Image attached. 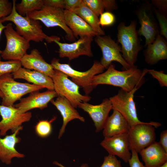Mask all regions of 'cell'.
I'll return each instance as SVG.
<instances>
[{"label":"cell","mask_w":167,"mask_h":167,"mask_svg":"<svg viewBox=\"0 0 167 167\" xmlns=\"http://www.w3.org/2000/svg\"><path fill=\"white\" fill-rule=\"evenodd\" d=\"M83 2L98 17L104 12H110L118 8L114 0H83Z\"/></svg>","instance_id":"4316f807"},{"label":"cell","mask_w":167,"mask_h":167,"mask_svg":"<svg viewBox=\"0 0 167 167\" xmlns=\"http://www.w3.org/2000/svg\"><path fill=\"white\" fill-rule=\"evenodd\" d=\"M131 155L129 160V163L130 167H146L143 165L142 162L139 160L138 153L134 150H131Z\"/></svg>","instance_id":"d590c367"},{"label":"cell","mask_w":167,"mask_h":167,"mask_svg":"<svg viewBox=\"0 0 167 167\" xmlns=\"http://www.w3.org/2000/svg\"><path fill=\"white\" fill-rule=\"evenodd\" d=\"M20 61L24 68L39 72L51 78L54 74L51 65L45 61L36 49H33L29 54H25Z\"/></svg>","instance_id":"ffe728a7"},{"label":"cell","mask_w":167,"mask_h":167,"mask_svg":"<svg viewBox=\"0 0 167 167\" xmlns=\"http://www.w3.org/2000/svg\"><path fill=\"white\" fill-rule=\"evenodd\" d=\"M44 6L43 0H22L20 3L16 4L15 9L19 14L25 16L41 9Z\"/></svg>","instance_id":"83f0119b"},{"label":"cell","mask_w":167,"mask_h":167,"mask_svg":"<svg viewBox=\"0 0 167 167\" xmlns=\"http://www.w3.org/2000/svg\"><path fill=\"white\" fill-rule=\"evenodd\" d=\"M21 67L22 65L19 60H0V77L6 74L14 72Z\"/></svg>","instance_id":"f546056e"},{"label":"cell","mask_w":167,"mask_h":167,"mask_svg":"<svg viewBox=\"0 0 167 167\" xmlns=\"http://www.w3.org/2000/svg\"><path fill=\"white\" fill-rule=\"evenodd\" d=\"M137 24L136 20H133L128 26L122 22L117 28V41L121 45L122 57L131 66L135 65L139 53L143 48L141 38L136 30Z\"/></svg>","instance_id":"7a4b0ae2"},{"label":"cell","mask_w":167,"mask_h":167,"mask_svg":"<svg viewBox=\"0 0 167 167\" xmlns=\"http://www.w3.org/2000/svg\"><path fill=\"white\" fill-rule=\"evenodd\" d=\"M100 144L109 154L117 156L127 163L131 157L128 134H122L104 138Z\"/></svg>","instance_id":"2e32d148"},{"label":"cell","mask_w":167,"mask_h":167,"mask_svg":"<svg viewBox=\"0 0 167 167\" xmlns=\"http://www.w3.org/2000/svg\"><path fill=\"white\" fill-rule=\"evenodd\" d=\"M4 30L6 43L1 57L5 60L20 61L30 48L29 42L14 30L11 23L6 25Z\"/></svg>","instance_id":"ba28073f"},{"label":"cell","mask_w":167,"mask_h":167,"mask_svg":"<svg viewBox=\"0 0 167 167\" xmlns=\"http://www.w3.org/2000/svg\"><path fill=\"white\" fill-rule=\"evenodd\" d=\"M100 167H122L121 161L116 156L109 154L104 157L103 162Z\"/></svg>","instance_id":"836d02e7"},{"label":"cell","mask_w":167,"mask_h":167,"mask_svg":"<svg viewBox=\"0 0 167 167\" xmlns=\"http://www.w3.org/2000/svg\"><path fill=\"white\" fill-rule=\"evenodd\" d=\"M139 88L136 87L127 92L121 89L115 95L110 97L112 109L119 112L126 119L130 126L142 123L137 116L134 100L135 92Z\"/></svg>","instance_id":"9c48e42d"},{"label":"cell","mask_w":167,"mask_h":167,"mask_svg":"<svg viewBox=\"0 0 167 167\" xmlns=\"http://www.w3.org/2000/svg\"><path fill=\"white\" fill-rule=\"evenodd\" d=\"M153 12L158 20L160 28V34L167 39V14L155 8H153Z\"/></svg>","instance_id":"4dcf8cb0"},{"label":"cell","mask_w":167,"mask_h":167,"mask_svg":"<svg viewBox=\"0 0 167 167\" xmlns=\"http://www.w3.org/2000/svg\"><path fill=\"white\" fill-rule=\"evenodd\" d=\"M100 15L99 23L100 25L102 27L111 26L115 22V16L111 12H104Z\"/></svg>","instance_id":"1f68e13d"},{"label":"cell","mask_w":167,"mask_h":167,"mask_svg":"<svg viewBox=\"0 0 167 167\" xmlns=\"http://www.w3.org/2000/svg\"><path fill=\"white\" fill-rule=\"evenodd\" d=\"M143 51L146 62L150 65L167 58V43L166 39L159 34L155 40L147 46Z\"/></svg>","instance_id":"7402d4cb"},{"label":"cell","mask_w":167,"mask_h":167,"mask_svg":"<svg viewBox=\"0 0 167 167\" xmlns=\"http://www.w3.org/2000/svg\"><path fill=\"white\" fill-rule=\"evenodd\" d=\"M139 153L146 167H159L167 161V152L155 141Z\"/></svg>","instance_id":"44dd1931"},{"label":"cell","mask_w":167,"mask_h":167,"mask_svg":"<svg viewBox=\"0 0 167 167\" xmlns=\"http://www.w3.org/2000/svg\"><path fill=\"white\" fill-rule=\"evenodd\" d=\"M66 25L73 32L75 37L83 36H92L99 35L81 18L73 11L64 10Z\"/></svg>","instance_id":"d4e9b609"},{"label":"cell","mask_w":167,"mask_h":167,"mask_svg":"<svg viewBox=\"0 0 167 167\" xmlns=\"http://www.w3.org/2000/svg\"><path fill=\"white\" fill-rule=\"evenodd\" d=\"M54 86V90L58 96H61L66 98L75 108H77L81 102H87L91 97L83 95L79 92V86L68 78L64 73L54 69L52 78Z\"/></svg>","instance_id":"8992f818"},{"label":"cell","mask_w":167,"mask_h":167,"mask_svg":"<svg viewBox=\"0 0 167 167\" xmlns=\"http://www.w3.org/2000/svg\"><path fill=\"white\" fill-rule=\"evenodd\" d=\"M150 3L146 1L142 3L135 11L140 27L137 30L139 36L145 39L144 46L152 43L159 34L156 20Z\"/></svg>","instance_id":"7c38bea8"},{"label":"cell","mask_w":167,"mask_h":167,"mask_svg":"<svg viewBox=\"0 0 167 167\" xmlns=\"http://www.w3.org/2000/svg\"><path fill=\"white\" fill-rule=\"evenodd\" d=\"M14 79L11 73L0 77V90L4 95L2 105L13 106L14 103L24 95L44 88L32 84L18 82Z\"/></svg>","instance_id":"5b68a950"},{"label":"cell","mask_w":167,"mask_h":167,"mask_svg":"<svg viewBox=\"0 0 167 167\" xmlns=\"http://www.w3.org/2000/svg\"><path fill=\"white\" fill-rule=\"evenodd\" d=\"M64 10L44 6L41 9L27 15L33 19L41 21L48 28L60 27L66 33V39L70 41H74L75 39L73 32L66 24Z\"/></svg>","instance_id":"30bf717a"},{"label":"cell","mask_w":167,"mask_h":167,"mask_svg":"<svg viewBox=\"0 0 167 167\" xmlns=\"http://www.w3.org/2000/svg\"><path fill=\"white\" fill-rule=\"evenodd\" d=\"M130 126L125 118L118 111L113 110L108 118L103 128L104 138L122 134H128Z\"/></svg>","instance_id":"603a6c76"},{"label":"cell","mask_w":167,"mask_h":167,"mask_svg":"<svg viewBox=\"0 0 167 167\" xmlns=\"http://www.w3.org/2000/svg\"><path fill=\"white\" fill-rule=\"evenodd\" d=\"M0 97L2 99L4 97V95L1 91L0 90Z\"/></svg>","instance_id":"ee69618b"},{"label":"cell","mask_w":167,"mask_h":167,"mask_svg":"<svg viewBox=\"0 0 167 167\" xmlns=\"http://www.w3.org/2000/svg\"><path fill=\"white\" fill-rule=\"evenodd\" d=\"M161 124L157 122H143L130 126L128 133L130 149L138 153L143 149L155 141L156 135L155 127Z\"/></svg>","instance_id":"52a82bcc"},{"label":"cell","mask_w":167,"mask_h":167,"mask_svg":"<svg viewBox=\"0 0 167 167\" xmlns=\"http://www.w3.org/2000/svg\"><path fill=\"white\" fill-rule=\"evenodd\" d=\"M44 6L64 10V0H43Z\"/></svg>","instance_id":"8d00e7d4"},{"label":"cell","mask_w":167,"mask_h":167,"mask_svg":"<svg viewBox=\"0 0 167 167\" xmlns=\"http://www.w3.org/2000/svg\"><path fill=\"white\" fill-rule=\"evenodd\" d=\"M2 22L1 19H0V37L2 34V31L5 29L6 26H4L2 24ZM2 51L0 50V60H1V53Z\"/></svg>","instance_id":"b9f144b4"},{"label":"cell","mask_w":167,"mask_h":167,"mask_svg":"<svg viewBox=\"0 0 167 167\" xmlns=\"http://www.w3.org/2000/svg\"><path fill=\"white\" fill-rule=\"evenodd\" d=\"M58 95L54 90H48L40 92L35 91L30 93L26 97L21 99L19 103L14 106L22 113L34 109H43L48 106V103Z\"/></svg>","instance_id":"9a60e30c"},{"label":"cell","mask_w":167,"mask_h":167,"mask_svg":"<svg viewBox=\"0 0 167 167\" xmlns=\"http://www.w3.org/2000/svg\"><path fill=\"white\" fill-rule=\"evenodd\" d=\"M72 11L81 18L99 36L105 35V32L99 24L98 16L83 2V0L80 5Z\"/></svg>","instance_id":"484cf974"},{"label":"cell","mask_w":167,"mask_h":167,"mask_svg":"<svg viewBox=\"0 0 167 167\" xmlns=\"http://www.w3.org/2000/svg\"><path fill=\"white\" fill-rule=\"evenodd\" d=\"M159 82L161 87L167 86V75L163 71H157L154 69L149 70L148 72Z\"/></svg>","instance_id":"d6a6232c"},{"label":"cell","mask_w":167,"mask_h":167,"mask_svg":"<svg viewBox=\"0 0 167 167\" xmlns=\"http://www.w3.org/2000/svg\"><path fill=\"white\" fill-rule=\"evenodd\" d=\"M151 2L152 5L156 8V9L163 12L167 14V0H152L151 1Z\"/></svg>","instance_id":"f35d334b"},{"label":"cell","mask_w":167,"mask_h":167,"mask_svg":"<svg viewBox=\"0 0 167 167\" xmlns=\"http://www.w3.org/2000/svg\"><path fill=\"white\" fill-rule=\"evenodd\" d=\"M78 107L89 114L94 123L96 132L103 129L109 113L112 109V103L108 98L104 99L99 105H94L83 102L80 103Z\"/></svg>","instance_id":"e0dca14e"},{"label":"cell","mask_w":167,"mask_h":167,"mask_svg":"<svg viewBox=\"0 0 167 167\" xmlns=\"http://www.w3.org/2000/svg\"><path fill=\"white\" fill-rule=\"evenodd\" d=\"M79 37L77 41L71 43L61 42L59 38L54 36H48L46 41L49 43L54 42L58 45V52L61 58L66 57L71 60L82 55L92 57L91 43L93 37L88 36Z\"/></svg>","instance_id":"8fae6325"},{"label":"cell","mask_w":167,"mask_h":167,"mask_svg":"<svg viewBox=\"0 0 167 167\" xmlns=\"http://www.w3.org/2000/svg\"><path fill=\"white\" fill-rule=\"evenodd\" d=\"M16 1H12L11 13L8 16L1 19L2 23L12 22L15 26L16 32L28 41L36 42L46 40L48 36L44 32L39 21L31 19L27 15L23 16L18 13L15 9Z\"/></svg>","instance_id":"3957f363"},{"label":"cell","mask_w":167,"mask_h":167,"mask_svg":"<svg viewBox=\"0 0 167 167\" xmlns=\"http://www.w3.org/2000/svg\"><path fill=\"white\" fill-rule=\"evenodd\" d=\"M82 0H64V10L72 11L81 4Z\"/></svg>","instance_id":"74e56055"},{"label":"cell","mask_w":167,"mask_h":167,"mask_svg":"<svg viewBox=\"0 0 167 167\" xmlns=\"http://www.w3.org/2000/svg\"><path fill=\"white\" fill-rule=\"evenodd\" d=\"M12 8V3L8 0H0V19L9 15Z\"/></svg>","instance_id":"e575fe53"},{"label":"cell","mask_w":167,"mask_h":167,"mask_svg":"<svg viewBox=\"0 0 167 167\" xmlns=\"http://www.w3.org/2000/svg\"><path fill=\"white\" fill-rule=\"evenodd\" d=\"M55 70L59 71L71 78L72 81L78 86H81L86 95L92 92L94 88L92 80L95 75L102 73L105 69L100 62L95 61L91 68L88 71L81 72L75 70L69 64L59 62V60L53 58L50 64Z\"/></svg>","instance_id":"277c9868"},{"label":"cell","mask_w":167,"mask_h":167,"mask_svg":"<svg viewBox=\"0 0 167 167\" xmlns=\"http://www.w3.org/2000/svg\"><path fill=\"white\" fill-rule=\"evenodd\" d=\"M95 41L102 51V56L100 63L105 69H107L113 61L120 63L125 70L131 67L122 57L121 46L110 36H96Z\"/></svg>","instance_id":"4fadbf2b"},{"label":"cell","mask_w":167,"mask_h":167,"mask_svg":"<svg viewBox=\"0 0 167 167\" xmlns=\"http://www.w3.org/2000/svg\"><path fill=\"white\" fill-rule=\"evenodd\" d=\"M56 119L54 117L50 121L40 120L35 126V131L36 134L41 138H45L49 136L52 131L51 123Z\"/></svg>","instance_id":"f1b7e54d"},{"label":"cell","mask_w":167,"mask_h":167,"mask_svg":"<svg viewBox=\"0 0 167 167\" xmlns=\"http://www.w3.org/2000/svg\"><path fill=\"white\" fill-rule=\"evenodd\" d=\"M0 115L2 119L0 121V136L6 135L10 130L14 133L22 126V124L29 121L32 117L30 112L21 113L14 105L5 106L0 105Z\"/></svg>","instance_id":"5bb4252c"},{"label":"cell","mask_w":167,"mask_h":167,"mask_svg":"<svg viewBox=\"0 0 167 167\" xmlns=\"http://www.w3.org/2000/svg\"><path fill=\"white\" fill-rule=\"evenodd\" d=\"M23 128L22 126L11 134L0 138V160L3 163L9 165L12 163L14 158H23L25 157L24 154L19 152L15 148L21 141V138L17 135Z\"/></svg>","instance_id":"ac0fdd59"},{"label":"cell","mask_w":167,"mask_h":167,"mask_svg":"<svg viewBox=\"0 0 167 167\" xmlns=\"http://www.w3.org/2000/svg\"><path fill=\"white\" fill-rule=\"evenodd\" d=\"M50 102L60 112L62 117L63 123L59 130L58 139H60L65 132L68 123L71 121L78 119L82 122L85 118L81 116L71 103L64 97L58 96L55 100H52Z\"/></svg>","instance_id":"d6986e66"},{"label":"cell","mask_w":167,"mask_h":167,"mask_svg":"<svg viewBox=\"0 0 167 167\" xmlns=\"http://www.w3.org/2000/svg\"><path fill=\"white\" fill-rule=\"evenodd\" d=\"M160 144L165 151L167 152V130L163 131L160 135Z\"/></svg>","instance_id":"ab89813d"},{"label":"cell","mask_w":167,"mask_h":167,"mask_svg":"<svg viewBox=\"0 0 167 167\" xmlns=\"http://www.w3.org/2000/svg\"><path fill=\"white\" fill-rule=\"evenodd\" d=\"M53 164L56 165L60 167H66L61 163L58 162L57 161H55L53 162ZM80 167H90L88 165L84 163Z\"/></svg>","instance_id":"60d3db41"},{"label":"cell","mask_w":167,"mask_h":167,"mask_svg":"<svg viewBox=\"0 0 167 167\" xmlns=\"http://www.w3.org/2000/svg\"><path fill=\"white\" fill-rule=\"evenodd\" d=\"M12 74L14 79H24L44 88L54 90L52 78L42 73L21 67Z\"/></svg>","instance_id":"cb8c5ba5"},{"label":"cell","mask_w":167,"mask_h":167,"mask_svg":"<svg viewBox=\"0 0 167 167\" xmlns=\"http://www.w3.org/2000/svg\"><path fill=\"white\" fill-rule=\"evenodd\" d=\"M159 167H167V161Z\"/></svg>","instance_id":"7bdbcfd3"},{"label":"cell","mask_w":167,"mask_h":167,"mask_svg":"<svg viewBox=\"0 0 167 167\" xmlns=\"http://www.w3.org/2000/svg\"><path fill=\"white\" fill-rule=\"evenodd\" d=\"M148 70L144 69L141 71L134 65L128 70L119 71L111 63L105 71L92 78L91 84L94 88L98 85L107 84L129 92L136 87L141 86L145 81L144 76Z\"/></svg>","instance_id":"6da1fadb"}]
</instances>
